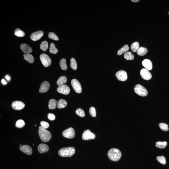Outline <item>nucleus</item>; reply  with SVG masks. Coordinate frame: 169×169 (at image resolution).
<instances>
[{
	"label": "nucleus",
	"mask_w": 169,
	"mask_h": 169,
	"mask_svg": "<svg viewBox=\"0 0 169 169\" xmlns=\"http://www.w3.org/2000/svg\"><path fill=\"white\" fill-rule=\"evenodd\" d=\"M44 35V33L42 31H38L32 33L30 35V38L34 41H37L40 40Z\"/></svg>",
	"instance_id": "f8f14e48"
},
{
	"label": "nucleus",
	"mask_w": 169,
	"mask_h": 169,
	"mask_svg": "<svg viewBox=\"0 0 169 169\" xmlns=\"http://www.w3.org/2000/svg\"><path fill=\"white\" fill-rule=\"evenodd\" d=\"M76 113L77 115L81 117H84L85 116V113L82 109L81 108H78L76 110Z\"/></svg>",
	"instance_id": "c9c22d12"
},
{
	"label": "nucleus",
	"mask_w": 169,
	"mask_h": 169,
	"mask_svg": "<svg viewBox=\"0 0 169 169\" xmlns=\"http://www.w3.org/2000/svg\"><path fill=\"white\" fill-rule=\"evenodd\" d=\"M139 48V44L138 42H135L132 44L131 49L133 52H137Z\"/></svg>",
	"instance_id": "bb28decb"
},
{
	"label": "nucleus",
	"mask_w": 169,
	"mask_h": 169,
	"mask_svg": "<svg viewBox=\"0 0 169 169\" xmlns=\"http://www.w3.org/2000/svg\"><path fill=\"white\" fill-rule=\"evenodd\" d=\"M62 135L65 138L72 139L75 137L76 135L75 131L74 128H70L64 131L62 133Z\"/></svg>",
	"instance_id": "423d86ee"
},
{
	"label": "nucleus",
	"mask_w": 169,
	"mask_h": 169,
	"mask_svg": "<svg viewBox=\"0 0 169 169\" xmlns=\"http://www.w3.org/2000/svg\"><path fill=\"white\" fill-rule=\"evenodd\" d=\"M50 52L51 54H56L58 52V50L56 48L55 44L53 43H51L50 44Z\"/></svg>",
	"instance_id": "c85d7f7f"
},
{
	"label": "nucleus",
	"mask_w": 169,
	"mask_h": 169,
	"mask_svg": "<svg viewBox=\"0 0 169 169\" xmlns=\"http://www.w3.org/2000/svg\"><path fill=\"white\" fill-rule=\"evenodd\" d=\"M48 47V44L47 42L44 41L41 43L40 45V48L44 51H46Z\"/></svg>",
	"instance_id": "473e14b6"
},
{
	"label": "nucleus",
	"mask_w": 169,
	"mask_h": 169,
	"mask_svg": "<svg viewBox=\"0 0 169 169\" xmlns=\"http://www.w3.org/2000/svg\"><path fill=\"white\" fill-rule=\"evenodd\" d=\"M129 50V46L127 45H125L123 47L119 50L118 52H117V55H119V56L122 55L124 53H125L128 52Z\"/></svg>",
	"instance_id": "b1692460"
},
{
	"label": "nucleus",
	"mask_w": 169,
	"mask_h": 169,
	"mask_svg": "<svg viewBox=\"0 0 169 169\" xmlns=\"http://www.w3.org/2000/svg\"><path fill=\"white\" fill-rule=\"evenodd\" d=\"M25 104L24 103L19 101H13L12 104V107L14 109L20 110L24 108Z\"/></svg>",
	"instance_id": "ddd939ff"
},
{
	"label": "nucleus",
	"mask_w": 169,
	"mask_h": 169,
	"mask_svg": "<svg viewBox=\"0 0 169 169\" xmlns=\"http://www.w3.org/2000/svg\"><path fill=\"white\" fill-rule=\"evenodd\" d=\"M14 34L15 35L19 37H23L25 35L24 31H22L19 28H17L14 31Z\"/></svg>",
	"instance_id": "7c9ffc66"
},
{
	"label": "nucleus",
	"mask_w": 169,
	"mask_h": 169,
	"mask_svg": "<svg viewBox=\"0 0 169 169\" xmlns=\"http://www.w3.org/2000/svg\"><path fill=\"white\" fill-rule=\"evenodd\" d=\"M142 64L145 68L148 70H151L153 68L152 63L151 61L149 59L144 60L142 62Z\"/></svg>",
	"instance_id": "f3484780"
},
{
	"label": "nucleus",
	"mask_w": 169,
	"mask_h": 169,
	"mask_svg": "<svg viewBox=\"0 0 169 169\" xmlns=\"http://www.w3.org/2000/svg\"><path fill=\"white\" fill-rule=\"evenodd\" d=\"M25 125L24 121L22 119L18 120L16 122L15 126L17 128H22Z\"/></svg>",
	"instance_id": "2f4dec72"
},
{
	"label": "nucleus",
	"mask_w": 169,
	"mask_h": 169,
	"mask_svg": "<svg viewBox=\"0 0 169 169\" xmlns=\"http://www.w3.org/2000/svg\"><path fill=\"white\" fill-rule=\"evenodd\" d=\"M159 126L160 128L162 130L164 131H167L169 130L168 125L164 123H161L159 124Z\"/></svg>",
	"instance_id": "72a5a7b5"
},
{
	"label": "nucleus",
	"mask_w": 169,
	"mask_h": 169,
	"mask_svg": "<svg viewBox=\"0 0 169 169\" xmlns=\"http://www.w3.org/2000/svg\"><path fill=\"white\" fill-rule=\"evenodd\" d=\"M132 2H137L139 1V0H131Z\"/></svg>",
	"instance_id": "37998d69"
},
{
	"label": "nucleus",
	"mask_w": 169,
	"mask_h": 169,
	"mask_svg": "<svg viewBox=\"0 0 169 169\" xmlns=\"http://www.w3.org/2000/svg\"><path fill=\"white\" fill-rule=\"evenodd\" d=\"M134 90L138 95L141 96H145L148 95V91L144 87L140 84H137L135 86Z\"/></svg>",
	"instance_id": "20e7f679"
},
{
	"label": "nucleus",
	"mask_w": 169,
	"mask_h": 169,
	"mask_svg": "<svg viewBox=\"0 0 169 169\" xmlns=\"http://www.w3.org/2000/svg\"><path fill=\"white\" fill-rule=\"evenodd\" d=\"M167 144L166 142H158L156 143V146L159 149H163L166 147Z\"/></svg>",
	"instance_id": "cd10ccee"
},
{
	"label": "nucleus",
	"mask_w": 169,
	"mask_h": 169,
	"mask_svg": "<svg viewBox=\"0 0 169 169\" xmlns=\"http://www.w3.org/2000/svg\"><path fill=\"white\" fill-rule=\"evenodd\" d=\"M57 90L59 93L65 95H68L70 91L69 87L65 84L59 86L57 88Z\"/></svg>",
	"instance_id": "9d476101"
},
{
	"label": "nucleus",
	"mask_w": 169,
	"mask_h": 169,
	"mask_svg": "<svg viewBox=\"0 0 169 169\" xmlns=\"http://www.w3.org/2000/svg\"><path fill=\"white\" fill-rule=\"evenodd\" d=\"M1 82L3 84H7V82H6L3 79L2 80Z\"/></svg>",
	"instance_id": "a19ab883"
},
{
	"label": "nucleus",
	"mask_w": 169,
	"mask_h": 169,
	"mask_svg": "<svg viewBox=\"0 0 169 169\" xmlns=\"http://www.w3.org/2000/svg\"><path fill=\"white\" fill-rule=\"evenodd\" d=\"M67 82V77L64 76L60 77L57 81V84L59 86L64 84L65 83Z\"/></svg>",
	"instance_id": "5701e85b"
},
{
	"label": "nucleus",
	"mask_w": 169,
	"mask_h": 169,
	"mask_svg": "<svg viewBox=\"0 0 169 169\" xmlns=\"http://www.w3.org/2000/svg\"><path fill=\"white\" fill-rule=\"evenodd\" d=\"M95 135L93 133L90 132L89 130H87L84 131L82 136V138L84 140H89L95 139Z\"/></svg>",
	"instance_id": "9b49d317"
},
{
	"label": "nucleus",
	"mask_w": 169,
	"mask_h": 169,
	"mask_svg": "<svg viewBox=\"0 0 169 169\" xmlns=\"http://www.w3.org/2000/svg\"><path fill=\"white\" fill-rule=\"evenodd\" d=\"M66 62L67 61L65 58L62 59L60 61V66L61 68L63 70L66 71L67 69V66Z\"/></svg>",
	"instance_id": "a878e982"
},
{
	"label": "nucleus",
	"mask_w": 169,
	"mask_h": 169,
	"mask_svg": "<svg viewBox=\"0 0 169 169\" xmlns=\"http://www.w3.org/2000/svg\"><path fill=\"white\" fill-rule=\"evenodd\" d=\"M116 76L117 79L121 81H125L128 79L127 73L124 71L121 70L117 72L116 74Z\"/></svg>",
	"instance_id": "6e6552de"
},
{
	"label": "nucleus",
	"mask_w": 169,
	"mask_h": 169,
	"mask_svg": "<svg viewBox=\"0 0 169 169\" xmlns=\"http://www.w3.org/2000/svg\"><path fill=\"white\" fill-rule=\"evenodd\" d=\"M75 148L74 147L63 148L59 150L58 153L62 157H71L75 154Z\"/></svg>",
	"instance_id": "7ed1b4c3"
},
{
	"label": "nucleus",
	"mask_w": 169,
	"mask_h": 169,
	"mask_svg": "<svg viewBox=\"0 0 169 169\" xmlns=\"http://www.w3.org/2000/svg\"><path fill=\"white\" fill-rule=\"evenodd\" d=\"M72 87L75 91L78 93H80L82 92V87L80 83L76 79H73L71 81Z\"/></svg>",
	"instance_id": "0eeeda50"
},
{
	"label": "nucleus",
	"mask_w": 169,
	"mask_h": 169,
	"mask_svg": "<svg viewBox=\"0 0 169 169\" xmlns=\"http://www.w3.org/2000/svg\"><path fill=\"white\" fill-rule=\"evenodd\" d=\"M40 125H41V127L45 128V129H47L49 127V124L47 122H45V121H41L40 122Z\"/></svg>",
	"instance_id": "58836bf2"
},
{
	"label": "nucleus",
	"mask_w": 169,
	"mask_h": 169,
	"mask_svg": "<svg viewBox=\"0 0 169 169\" xmlns=\"http://www.w3.org/2000/svg\"><path fill=\"white\" fill-rule=\"evenodd\" d=\"M38 132L40 139L44 142H49L52 137L51 133L41 126L39 127Z\"/></svg>",
	"instance_id": "f03ea898"
},
{
	"label": "nucleus",
	"mask_w": 169,
	"mask_h": 169,
	"mask_svg": "<svg viewBox=\"0 0 169 169\" xmlns=\"http://www.w3.org/2000/svg\"><path fill=\"white\" fill-rule=\"evenodd\" d=\"M6 78L7 79V80L8 81H9L10 80V77L8 75L6 76Z\"/></svg>",
	"instance_id": "79ce46f5"
},
{
	"label": "nucleus",
	"mask_w": 169,
	"mask_h": 169,
	"mask_svg": "<svg viewBox=\"0 0 169 169\" xmlns=\"http://www.w3.org/2000/svg\"><path fill=\"white\" fill-rule=\"evenodd\" d=\"M70 67L71 68L74 70H76L78 68L76 61L74 58H72L71 59Z\"/></svg>",
	"instance_id": "c756f323"
},
{
	"label": "nucleus",
	"mask_w": 169,
	"mask_h": 169,
	"mask_svg": "<svg viewBox=\"0 0 169 169\" xmlns=\"http://www.w3.org/2000/svg\"><path fill=\"white\" fill-rule=\"evenodd\" d=\"M124 57L125 59L128 60H132L134 58V55L130 51L125 53L124 55Z\"/></svg>",
	"instance_id": "393cba45"
},
{
	"label": "nucleus",
	"mask_w": 169,
	"mask_h": 169,
	"mask_svg": "<svg viewBox=\"0 0 169 169\" xmlns=\"http://www.w3.org/2000/svg\"><path fill=\"white\" fill-rule=\"evenodd\" d=\"M67 101L63 99H60L57 103V106L59 109L64 108L67 106Z\"/></svg>",
	"instance_id": "6ab92c4d"
},
{
	"label": "nucleus",
	"mask_w": 169,
	"mask_h": 169,
	"mask_svg": "<svg viewBox=\"0 0 169 169\" xmlns=\"http://www.w3.org/2000/svg\"><path fill=\"white\" fill-rule=\"evenodd\" d=\"M20 150L28 155H30L32 154V149L30 146L28 145H24L20 146Z\"/></svg>",
	"instance_id": "2eb2a0df"
},
{
	"label": "nucleus",
	"mask_w": 169,
	"mask_h": 169,
	"mask_svg": "<svg viewBox=\"0 0 169 169\" xmlns=\"http://www.w3.org/2000/svg\"><path fill=\"white\" fill-rule=\"evenodd\" d=\"M50 86V84L47 81H44L41 84L39 91L40 93H45L48 91Z\"/></svg>",
	"instance_id": "4468645a"
},
{
	"label": "nucleus",
	"mask_w": 169,
	"mask_h": 169,
	"mask_svg": "<svg viewBox=\"0 0 169 169\" xmlns=\"http://www.w3.org/2000/svg\"><path fill=\"white\" fill-rule=\"evenodd\" d=\"M20 47L22 51L25 54H30L32 52V49L26 44H21L20 45Z\"/></svg>",
	"instance_id": "dca6fc26"
},
{
	"label": "nucleus",
	"mask_w": 169,
	"mask_h": 169,
	"mask_svg": "<svg viewBox=\"0 0 169 169\" xmlns=\"http://www.w3.org/2000/svg\"><path fill=\"white\" fill-rule=\"evenodd\" d=\"M48 37L50 39L56 41H57L59 40L58 37L54 32H51L49 33Z\"/></svg>",
	"instance_id": "e433bc0d"
},
{
	"label": "nucleus",
	"mask_w": 169,
	"mask_h": 169,
	"mask_svg": "<svg viewBox=\"0 0 169 169\" xmlns=\"http://www.w3.org/2000/svg\"></svg>",
	"instance_id": "c03bdc74"
},
{
	"label": "nucleus",
	"mask_w": 169,
	"mask_h": 169,
	"mask_svg": "<svg viewBox=\"0 0 169 169\" xmlns=\"http://www.w3.org/2000/svg\"><path fill=\"white\" fill-rule=\"evenodd\" d=\"M57 101L55 99H51L49 102L48 107L51 110L54 109L57 105Z\"/></svg>",
	"instance_id": "412c9836"
},
{
	"label": "nucleus",
	"mask_w": 169,
	"mask_h": 169,
	"mask_svg": "<svg viewBox=\"0 0 169 169\" xmlns=\"http://www.w3.org/2000/svg\"><path fill=\"white\" fill-rule=\"evenodd\" d=\"M148 52L147 49L145 47H141L137 51V53L139 56H143L146 55Z\"/></svg>",
	"instance_id": "aec40b11"
},
{
	"label": "nucleus",
	"mask_w": 169,
	"mask_h": 169,
	"mask_svg": "<svg viewBox=\"0 0 169 169\" xmlns=\"http://www.w3.org/2000/svg\"><path fill=\"white\" fill-rule=\"evenodd\" d=\"M48 117L49 119L51 121L54 120L56 119V117L53 114L49 113L48 115Z\"/></svg>",
	"instance_id": "ea45409f"
},
{
	"label": "nucleus",
	"mask_w": 169,
	"mask_h": 169,
	"mask_svg": "<svg viewBox=\"0 0 169 169\" xmlns=\"http://www.w3.org/2000/svg\"><path fill=\"white\" fill-rule=\"evenodd\" d=\"M40 59L45 67H48L51 65V60L48 55L45 54H41L40 56Z\"/></svg>",
	"instance_id": "39448f33"
},
{
	"label": "nucleus",
	"mask_w": 169,
	"mask_h": 169,
	"mask_svg": "<svg viewBox=\"0 0 169 169\" xmlns=\"http://www.w3.org/2000/svg\"><path fill=\"white\" fill-rule=\"evenodd\" d=\"M89 112L90 116L93 117H95L96 116V110L94 107H90L89 109Z\"/></svg>",
	"instance_id": "4c0bfd02"
},
{
	"label": "nucleus",
	"mask_w": 169,
	"mask_h": 169,
	"mask_svg": "<svg viewBox=\"0 0 169 169\" xmlns=\"http://www.w3.org/2000/svg\"><path fill=\"white\" fill-rule=\"evenodd\" d=\"M156 159L159 162L163 165H165L166 164V159L164 156H158L157 157Z\"/></svg>",
	"instance_id": "f704fd0d"
},
{
	"label": "nucleus",
	"mask_w": 169,
	"mask_h": 169,
	"mask_svg": "<svg viewBox=\"0 0 169 169\" xmlns=\"http://www.w3.org/2000/svg\"><path fill=\"white\" fill-rule=\"evenodd\" d=\"M24 59L29 63H32L34 61V58L32 55L30 54H25L24 55Z\"/></svg>",
	"instance_id": "4be33fe9"
},
{
	"label": "nucleus",
	"mask_w": 169,
	"mask_h": 169,
	"mask_svg": "<svg viewBox=\"0 0 169 169\" xmlns=\"http://www.w3.org/2000/svg\"><path fill=\"white\" fill-rule=\"evenodd\" d=\"M38 149L39 153L42 154L48 151L49 147L46 144H41L38 146Z\"/></svg>",
	"instance_id": "a211bd4d"
},
{
	"label": "nucleus",
	"mask_w": 169,
	"mask_h": 169,
	"mask_svg": "<svg viewBox=\"0 0 169 169\" xmlns=\"http://www.w3.org/2000/svg\"><path fill=\"white\" fill-rule=\"evenodd\" d=\"M107 155L111 161L116 162L120 159L122 156V153L118 149L112 148L108 151Z\"/></svg>",
	"instance_id": "f257e3e1"
},
{
	"label": "nucleus",
	"mask_w": 169,
	"mask_h": 169,
	"mask_svg": "<svg viewBox=\"0 0 169 169\" xmlns=\"http://www.w3.org/2000/svg\"><path fill=\"white\" fill-rule=\"evenodd\" d=\"M140 74L142 78L145 80H150L152 78L151 73L145 68L142 69L141 70Z\"/></svg>",
	"instance_id": "1a4fd4ad"
}]
</instances>
